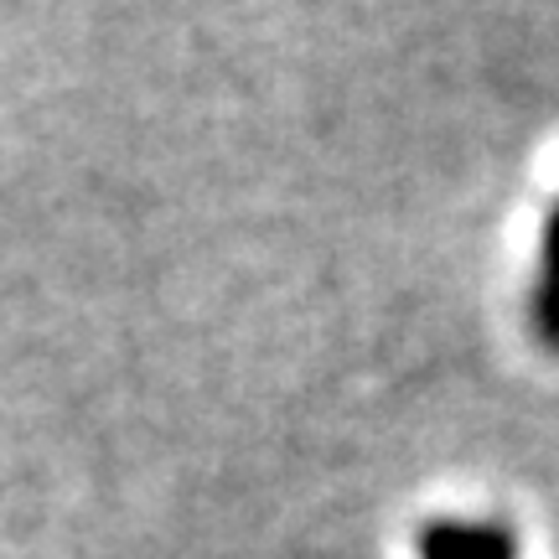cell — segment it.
Returning <instances> with one entry per match:
<instances>
[{
    "label": "cell",
    "mask_w": 559,
    "mask_h": 559,
    "mask_svg": "<svg viewBox=\"0 0 559 559\" xmlns=\"http://www.w3.org/2000/svg\"><path fill=\"white\" fill-rule=\"evenodd\" d=\"M539 311H544L549 337H559V213H555V228H549V280H544Z\"/></svg>",
    "instance_id": "1"
}]
</instances>
